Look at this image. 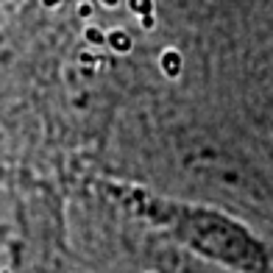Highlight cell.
I'll return each instance as SVG.
<instances>
[{
	"instance_id": "cell-1",
	"label": "cell",
	"mask_w": 273,
	"mask_h": 273,
	"mask_svg": "<svg viewBox=\"0 0 273 273\" xmlns=\"http://www.w3.org/2000/svg\"><path fill=\"white\" fill-rule=\"evenodd\" d=\"M106 42L117 50V53H125V50H131V39L123 34V31H112V34H106Z\"/></svg>"
},
{
	"instance_id": "cell-2",
	"label": "cell",
	"mask_w": 273,
	"mask_h": 273,
	"mask_svg": "<svg viewBox=\"0 0 273 273\" xmlns=\"http://www.w3.org/2000/svg\"><path fill=\"white\" fill-rule=\"evenodd\" d=\"M84 36L87 42H92V45H106V34L98 28H84Z\"/></svg>"
},
{
	"instance_id": "cell-3",
	"label": "cell",
	"mask_w": 273,
	"mask_h": 273,
	"mask_svg": "<svg viewBox=\"0 0 273 273\" xmlns=\"http://www.w3.org/2000/svg\"><path fill=\"white\" fill-rule=\"evenodd\" d=\"M129 3H131V9H134L137 14L148 17V11H151V0H129Z\"/></svg>"
},
{
	"instance_id": "cell-4",
	"label": "cell",
	"mask_w": 273,
	"mask_h": 273,
	"mask_svg": "<svg viewBox=\"0 0 273 273\" xmlns=\"http://www.w3.org/2000/svg\"><path fill=\"white\" fill-rule=\"evenodd\" d=\"M164 67H167V75H176V70H179V56L167 53L164 56Z\"/></svg>"
},
{
	"instance_id": "cell-5",
	"label": "cell",
	"mask_w": 273,
	"mask_h": 273,
	"mask_svg": "<svg viewBox=\"0 0 273 273\" xmlns=\"http://www.w3.org/2000/svg\"><path fill=\"white\" fill-rule=\"evenodd\" d=\"M81 65L95 67V65H98V59H95V56H90V53H81Z\"/></svg>"
},
{
	"instance_id": "cell-6",
	"label": "cell",
	"mask_w": 273,
	"mask_h": 273,
	"mask_svg": "<svg viewBox=\"0 0 273 273\" xmlns=\"http://www.w3.org/2000/svg\"><path fill=\"white\" fill-rule=\"evenodd\" d=\"M78 17H92V6L90 3H81L78 6Z\"/></svg>"
},
{
	"instance_id": "cell-7",
	"label": "cell",
	"mask_w": 273,
	"mask_h": 273,
	"mask_svg": "<svg viewBox=\"0 0 273 273\" xmlns=\"http://www.w3.org/2000/svg\"><path fill=\"white\" fill-rule=\"evenodd\" d=\"M59 3H61V0H42V6H45V9H56Z\"/></svg>"
},
{
	"instance_id": "cell-8",
	"label": "cell",
	"mask_w": 273,
	"mask_h": 273,
	"mask_svg": "<svg viewBox=\"0 0 273 273\" xmlns=\"http://www.w3.org/2000/svg\"><path fill=\"white\" fill-rule=\"evenodd\" d=\"M142 25H145V28H151V25H154V17H151V14L142 17Z\"/></svg>"
},
{
	"instance_id": "cell-9",
	"label": "cell",
	"mask_w": 273,
	"mask_h": 273,
	"mask_svg": "<svg viewBox=\"0 0 273 273\" xmlns=\"http://www.w3.org/2000/svg\"><path fill=\"white\" fill-rule=\"evenodd\" d=\"M100 3H106V6H117L120 0H100Z\"/></svg>"
}]
</instances>
